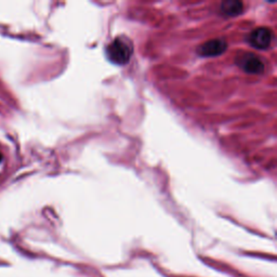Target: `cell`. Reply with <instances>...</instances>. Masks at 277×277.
<instances>
[{"label": "cell", "instance_id": "6da1fadb", "mask_svg": "<svg viewBox=\"0 0 277 277\" xmlns=\"http://www.w3.org/2000/svg\"><path fill=\"white\" fill-rule=\"evenodd\" d=\"M106 55L110 61L115 64H127L132 55L131 43L123 38H116L106 48Z\"/></svg>", "mask_w": 277, "mask_h": 277}, {"label": "cell", "instance_id": "7a4b0ae2", "mask_svg": "<svg viewBox=\"0 0 277 277\" xmlns=\"http://www.w3.org/2000/svg\"><path fill=\"white\" fill-rule=\"evenodd\" d=\"M273 39V33L266 28H259L253 31L249 35L248 41L256 49L263 50L271 46Z\"/></svg>", "mask_w": 277, "mask_h": 277}, {"label": "cell", "instance_id": "3957f363", "mask_svg": "<svg viewBox=\"0 0 277 277\" xmlns=\"http://www.w3.org/2000/svg\"><path fill=\"white\" fill-rule=\"evenodd\" d=\"M238 65L249 74H260L264 69V64L260 58L253 53H245L237 60Z\"/></svg>", "mask_w": 277, "mask_h": 277}, {"label": "cell", "instance_id": "277c9868", "mask_svg": "<svg viewBox=\"0 0 277 277\" xmlns=\"http://www.w3.org/2000/svg\"><path fill=\"white\" fill-rule=\"evenodd\" d=\"M228 43L223 39H212L203 43L198 48V53L203 57H217L225 52Z\"/></svg>", "mask_w": 277, "mask_h": 277}, {"label": "cell", "instance_id": "5b68a950", "mask_svg": "<svg viewBox=\"0 0 277 277\" xmlns=\"http://www.w3.org/2000/svg\"><path fill=\"white\" fill-rule=\"evenodd\" d=\"M244 4L238 0H226L221 4V11L228 16H236L242 13Z\"/></svg>", "mask_w": 277, "mask_h": 277}, {"label": "cell", "instance_id": "8992f818", "mask_svg": "<svg viewBox=\"0 0 277 277\" xmlns=\"http://www.w3.org/2000/svg\"><path fill=\"white\" fill-rule=\"evenodd\" d=\"M2 160H3V156H2V154H0V162H2Z\"/></svg>", "mask_w": 277, "mask_h": 277}]
</instances>
